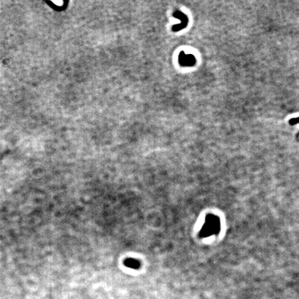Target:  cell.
I'll return each instance as SVG.
<instances>
[{
    "instance_id": "6da1fadb",
    "label": "cell",
    "mask_w": 299,
    "mask_h": 299,
    "mask_svg": "<svg viewBox=\"0 0 299 299\" xmlns=\"http://www.w3.org/2000/svg\"><path fill=\"white\" fill-rule=\"evenodd\" d=\"M124 264L128 267L132 269H139L141 266V263L139 260L134 258H127L125 260Z\"/></svg>"
},
{
    "instance_id": "7a4b0ae2",
    "label": "cell",
    "mask_w": 299,
    "mask_h": 299,
    "mask_svg": "<svg viewBox=\"0 0 299 299\" xmlns=\"http://www.w3.org/2000/svg\"><path fill=\"white\" fill-rule=\"evenodd\" d=\"M53 2H54L55 3H56V4H59V3H60V4H62V3H63V1H53Z\"/></svg>"
}]
</instances>
